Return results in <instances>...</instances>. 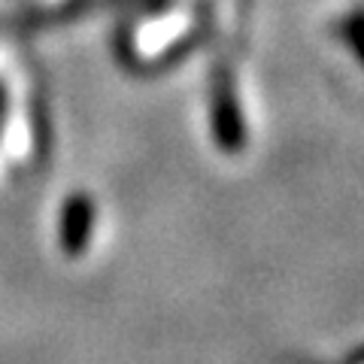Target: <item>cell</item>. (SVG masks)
Segmentation results:
<instances>
[{
    "mask_svg": "<svg viewBox=\"0 0 364 364\" xmlns=\"http://www.w3.org/2000/svg\"><path fill=\"white\" fill-rule=\"evenodd\" d=\"M91 231V203L85 195H76L67 200V207L61 213V246L67 255H79L88 243Z\"/></svg>",
    "mask_w": 364,
    "mask_h": 364,
    "instance_id": "cell-1",
    "label": "cell"
}]
</instances>
